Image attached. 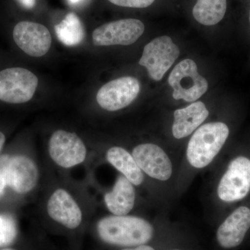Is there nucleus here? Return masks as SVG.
Instances as JSON below:
<instances>
[{"label":"nucleus","mask_w":250,"mask_h":250,"mask_svg":"<svg viewBox=\"0 0 250 250\" xmlns=\"http://www.w3.org/2000/svg\"><path fill=\"white\" fill-rule=\"evenodd\" d=\"M226 11L227 0H197L192 15L200 24L212 26L223 19Z\"/></svg>","instance_id":"obj_18"},{"label":"nucleus","mask_w":250,"mask_h":250,"mask_svg":"<svg viewBox=\"0 0 250 250\" xmlns=\"http://www.w3.org/2000/svg\"><path fill=\"white\" fill-rule=\"evenodd\" d=\"M136 192L134 185L124 176H120L111 191L104 195L106 207L114 215H126L134 208Z\"/></svg>","instance_id":"obj_16"},{"label":"nucleus","mask_w":250,"mask_h":250,"mask_svg":"<svg viewBox=\"0 0 250 250\" xmlns=\"http://www.w3.org/2000/svg\"><path fill=\"white\" fill-rule=\"evenodd\" d=\"M175 100L188 103L196 101L208 89V82L198 73L197 66L191 59H185L174 67L168 77Z\"/></svg>","instance_id":"obj_3"},{"label":"nucleus","mask_w":250,"mask_h":250,"mask_svg":"<svg viewBox=\"0 0 250 250\" xmlns=\"http://www.w3.org/2000/svg\"><path fill=\"white\" fill-rule=\"evenodd\" d=\"M49 216L54 221L70 229H75L82 223L83 215L80 206L65 189L54 190L47 204Z\"/></svg>","instance_id":"obj_13"},{"label":"nucleus","mask_w":250,"mask_h":250,"mask_svg":"<svg viewBox=\"0 0 250 250\" xmlns=\"http://www.w3.org/2000/svg\"><path fill=\"white\" fill-rule=\"evenodd\" d=\"M4 174L6 186L20 194L31 192L39 182V169L34 161L26 156L8 158Z\"/></svg>","instance_id":"obj_11"},{"label":"nucleus","mask_w":250,"mask_h":250,"mask_svg":"<svg viewBox=\"0 0 250 250\" xmlns=\"http://www.w3.org/2000/svg\"><path fill=\"white\" fill-rule=\"evenodd\" d=\"M132 156L141 170L152 178L166 181L172 175V164L168 156L156 145H139L134 148Z\"/></svg>","instance_id":"obj_12"},{"label":"nucleus","mask_w":250,"mask_h":250,"mask_svg":"<svg viewBox=\"0 0 250 250\" xmlns=\"http://www.w3.org/2000/svg\"><path fill=\"white\" fill-rule=\"evenodd\" d=\"M121 250H155L152 247L145 246V245H141V246H136L134 248H125V249Z\"/></svg>","instance_id":"obj_24"},{"label":"nucleus","mask_w":250,"mask_h":250,"mask_svg":"<svg viewBox=\"0 0 250 250\" xmlns=\"http://www.w3.org/2000/svg\"><path fill=\"white\" fill-rule=\"evenodd\" d=\"M205 104L197 102L187 107L177 109L174 113L172 134L177 139H183L191 134L208 116Z\"/></svg>","instance_id":"obj_15"},{"label":"nucleus","mask_w":250,"mask_h":250,"mask_svg":"<svg viewBox=\"0 0 250 250\" xmlns=\"http://www.w3.org/2000/svg\"><path fill=\"white\" fill-rule=\"evenodd\" d=\"M37 0H18L23 7L27 9H31L35 6Z\"/></svg>","instance_id":"obj_23"},{"label":"nucleus","mask_w":250,"mask_h":250,"mask_svg":"<svg viewBox=\"0 0 250 250\" xmlns=\"http://www.w3.org/2000/svg\"><path fill=\"white\" fill-rule=\"evenodd\" d=\"M141 84L137 79L123 77L108 82L100 88L96 100L100 107L116 111L129 106L137 98Z\"/></svg>","instance_id":"obj_9"},{"label":"nucleus","mask_w":250,"mask_h":250,"mask_svg":"<svg viewBox=\"0 0 250 250\" xmlns=\"http://www.w3.org/2000/svg\"><path fill=\"white\" fill-rule=\"evenodd\" d=\"M56 34L64 45L76 46L84 39L85 32L83 24L80 18L74 13H70L54 27Z\"/></svg>","instance_id":"obj_19"},{"label":"nucleus","mask_w":250,"mask_h":250,"mask_svg":"<svg viewBox=\"0 0 250 250\" xmlns=\"http://www.w3.org/2000/svg\"><path fill=\"white\" fill-rule=\"evenodd\" d=\"M14 40L24 53L33 57H41L49 52L52 36L45 26L39 23L22 21L15 26Z\"/></svg>","instance_id":"obj_10"},{"label":"nucleus","mask_w":250,"mask_h":250,"mask_svg":"<svg viewBox=\"0 0 250 250\" xmlns=\"http://www.w3.org/2000/svg\"><path fill=\"white\" fill-rule=\"evenodd\" d=\"M5 141H6V138H5L4 134L0 131V152L4 146Z\"/></svg>","instance_id":"obj_25"},{"label":"nucleus","mask_w":250,"mask_h":250,"mask_svg":"<svg viewBox=\"0 0 250 250\" xmlns=\"http://www.w3.org/2000/svg\"><path fill=\"white\" fill-rule=\"evenodd\" d=\"M102 241L114 246L133 247L145 245L152 239L153 228L144 219L127 215L102 218L97 225Z\"/></svg>","instance_id":"obj_1"},{"label":"nucleus","mask_w":250,"mask_h":250,"mask_svg":"<svg viewBox=\"0 0 250 250\" xmlns=\"http://www.w3.org/2000/svg\"></svg>","instance_id":"obj_28"},{"label":"nucleus","mask_w":250,"mask_h":250,"mask_svg":"<svg viewBox=\"0 0 250 250\" xmlns=\"http://www.w3.org/2000/svg\"><path fill=\"white\" fill-rule=\"evenodd\" d=\"M38 77L27 69L11 67L0 71V100L10 104L27 103L34 97Z\"/></svg>","instance_id":"obj_4"},{"label":"nucleus","mask_w":250,"mask_h":250,"mask_svg":"<svg viewBox=\"0 0 250 250\" xmlns=\"http://www.w3.org/2000/svg\"><path fill=\"white\" fill-rule=\"evenodd\" d=\"M144 31V24L139 20H120L95 29L92 39L95 46L130 45L139 40Z\"/></svg>","instance_id":"obj_8"},{"label":"nucleus","mask_w":250,"mask_h":250,"mask_svg":"<svg viewBox=\"0 0 250 250\" xmlns=\"http://www.w3.org/2000/svg\"><path fill=\"white\" fill-rule=\"evenodd\" d=\"M229 130L225 123H207L195 131L187 147V159L196 168H203L213 160L228 139Z\"/></svg>","instance_id":"obj_2"},{"label":"nucleus","mask_w":250,"mask_h":250,"mask_svg":"<svg viewBox=\"0 0 250 250\" xmlns=\"http://www.w3.org/2000/svg\"><path fill=\"white\" fill-rule=\"evenodd\" d=\"M0 250H17L12 249V248H2V249H1Z\"/></svg>","instance_id":"obj_27"},{"label":"nucleus","mask_w":250,"mask_h":250,"mask_svg":"<svg viewBox=\"0 0 250 250\" xmlns=\"http://www.w3.org/2000/svg\"><path fill=\"white\" fill-rule=\"evenodd\" d=\"M67 2L69 3V4L71 5H76L80 4L81 1H83V0H67Z\"/></svg>","instance_id":"obj_26"},{"label":"nucleus","mask_w":250,"mask_h":250,"mask_svg":"<svg viewBox=\"0 0 250 250\" xmlns=\"http://www.w3.org/2000/svg\"><path fill=\"white\" fill-rule=\"evenodd\" d=\"M250 190V160L238 156L228 166L218 188L220 200L226 202L238 201L246 197Z\"/></svg>","instance_id":"obj_7"},{"label":"nucleus","mask_w":250,"mask_h":250,"mask_svg":"<svg viewBox=\"0 0 250 250\" xmlns=\"http://www.w3.org/2000/svg\"><path fill=\"white\" fill-rule=\"evenodd\" d=\"M106 159L116 170L134 186L143 183L144 177L142 170L136 164L134 157L126 149L121 147L110 148L106 152Z\"/></svg>","instance_id":"obj_17"},{"label":"nucleus","mask_w":250,"mask_h":250,"mask_svg":"<svg viewBox=\"0 0 250 250\" xmlns=\"http://www.w3.org/2000/svg\"><path fill=\"white\" fill-rule=\"evenodd\" d=\"M7 159V156L0 159V198L4 195L5 188L6 187L4 174V167Z\"/></svg>","instance_id":"obj_22"},{"label":"nucleus","mask_w":250,"mask_h":250,"mask_svg":"<svg viewBox=\"0 0 250 250\" xmlns=\"http://www.w3.org/2000/svg\"><path fill=\"white\" fill-rule=\"evenodd\" d=\"M112 4L123 7L143 8L148 7L152 4L155 0H108Z\"/></svg>","instance_id":"obj_21"},{"label":"nucleus","mask_w":250,"mask_h":250,"mask_svg":"<svg viewBox=\"0 0 250 250\" xmlns=\"http://www.w3.org/2000/svg\"><path fill=\"white\" fill-rule=\"evenodd\" d=\"M179 49L169 36L156 38L146 45L139 64L152 80L160 81L179 56Z\"/></svg>","instance_id":"obj_5"},{"label":"nucleus","mask_w":250,"mask_h":250,"mask_svg":"<svg viewBox=\"0 0 250 250\" xmlns=\"http://www.w3.org/2000/svg\"><path fill=\"white\" fill-rule=\"evenodd\" d=\"M52 160L62 168H71L84 162L87 149L84 143L75 133L65 130L54 131L48 144Z\"/></svg>","instance_id":"obj_6"},{"label":"nucleus","mask_w":250,"mask_h":250,"mask_svg":"<svg viewBox=\"0 0 250 250\" xmlns=\"http://www.w3.org/2000/svg\"><path fill=\"white\" fill-rule=\"evenodd\" d=\"M250 228V209L246 207L237 208L220 225L217 231L219 244L226 249L241 245Z\"/></svg>","instance_id":"obj_14"},{"label":"nucleus","mask_w":250,"mask_h":250,"mask_svg":"<svg viewBox=\"0 0 250 250\" xmlns=\"http://www.w3.org/2000/svg\"><path fill=\"white\" fill-rule=\"evenodd\" d=\"M17 236V228L14 218L9 214H0V248L12 243Z\"/></svg>","instance_id":"obj_20"}]
</instances>
